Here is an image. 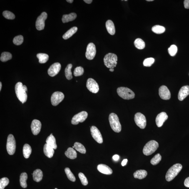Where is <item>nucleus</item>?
I'll return each mask as SVG.
<instances>
[{"label": "nucleus", "mask_w": 189, "mask_h": 189, "mask_svg": "<svg viewBox=\"0 0 189 189\" xmlns=\"http://www.w3.org/2000/svg\"><path fill=\"white\" fill-rule=\"evenodd\" d=\"M15 90L18 100L23 104L25 102L27 98L26 93L27 89L25 85H23L21 82H19L16 85Z\"/></svg>", "instance_id": "1"}, {"label": "nucleus", "mask_w": 189, "mask_h": 189, "mask_svg": "<svg viewBox=\"0 0 189 189\" xmlns=\"http://www.w3.org/2000/svg\"><path fill=\"white\" fill-rule=\"evenodd\" d=\"M183 166L180 164L174 165L169 168L166 175V179L169 182L173 180L180 172Z\"/></svg>", "instance_id": "2"}, {"label": "nucleus", "mask_w": 189, "mask_h": 189, "mask_svg": "<svg viewBox=\"0 0 189 189\" xmlns=\"http://www.w3.org/2000/svg\"><path fill=\"white\" fill-rule=\"evenodd\" d=\"M109 119L110 126L113 131L117 133L121 131V125L118 115L113 113H110Z\"/></svg>", "instance_id": "3"}, {"label": "nucleus", "mask_w": 189, "mask_h": 189, "mask_svg": "<svg viewBox=\"0 0 189 189\" xmlns=\"http://www.w3.org/2000/svg\"><path fill=\"white\" fill-rule=\"evenodd\" d=\"M117 55L112 53H109L105 55L104 58V62L107 67L114 68L116 67L118 61Z\"/></svg>", "instance_id": "4"}, {"label": "nucleus", "mask_w": 189, "mask_h": 189, "mask_svg": "<svg viewBox=\"0 0 189 189\" xmlns=\"http://www.w3.org/2000/svg\"><path fill=\"white\" fill-rule=\"evenodd\" d=\"M117 93L120 97L124 100H129L135 98V94L132 90L125 87H120L117 89Z\"/></svg>", "instance_id": "5"}, {"label": "nucleus", "mask_w": 189, "mask_h": 189, "mask_svg": "<svg viewBox=\"0 0 189 189\" xmlns=\"http://www.w3.org/2000/svg\"><path fill=\"white\" fill-rule=\"evenodd\" d=\"M159 147L158 142L155 140H152L148 142L144 147L143 153L146 155H149L156 151Z\"/></svg>", "instance_id": "6"}, {"label": "nucleus", "mask_w": 189, "mask_h": 189, "mask_svg": "<svg viewBox=\"0 0 189 189\" xmlns=\"http://www.w3.org/2000/svg\"><path fill=\"white\" fill-rule=\"evenodd\" d=\"M16 148V142L14 136L10 134L8 135L6 149L10 155H14Z\"/></svg>", "instance_id": "7"}, {"label": "nucleus", "mask_w": 189, "mask_h": 189, "mask_svg": "<svg viewBox=\"0 0 189 189\" xmlns=\"http://www.w3.org/2000/svg\"><path fill=\"white\" fill-rule=\"evenodd\" d=\"M135 124L141 129H144L146 125V118L142 113H138L135 115L134 118Z\"/></svg>", "instance_id": "8"}, {"label": "nucleus", "mask_w": 189, "mask_h": 189, "mask_svg": "<svg viewBox=\"0 0 189 189\" xmlns=\"http://www.w3.org/2000/svg\"><path fill=\"white\" fill-rule=\"evenodd\" d=\"M88 113L87 112L83 111L75 115L72 119L71 123L73 125H77L79 123L83 122L87 118Z\"/></svg>", "instance_id": "9"}, {"label": "nucleus", "mask_w": 189, "mask_h": 189, "mask_svg": "<svg viewBox=\"0 0 189 189\" xmlns=\"http://www.w3.org/2000/svg\"><path fill=\"white\" fill-rule=\"evenodd\" d=\"M64 97V95L61 92H55L52 95L51 98L52 104L53 106H56L63 101Z\"/></svg>", "instance_id": "10"}, {"label": "nucleus", "mask_w": 189, "mask_h": 189, "mask_svg": "<svg viewBox=\"0 0 189 189\" xmlns=\"http://www.w3.org/2000/svg\"><path fill=\"white\" fill-rule=\"evenodd\" d=\"M47 17L46 12H43L38 17L36 21V27L39 31L43 30L45 26V21Z\"/></svg>", "instance_id": "11"}, {"label": "nucleus", "mask_w": 189, "mask_h": 189, "mask_svg": "<svg viewBox=\"0 0 189 189\" xmlns=\"http://www.w3.org/2000/svg\"><path fill=\"white\" fill-rule=\"evenodd\" d=\"M96 46L94 43H90L87 46L86 53V58L89 60H92L95 58L96 54Z\"/></svg>", "instance_id": "12"}, {"label": "nucleus", "mask_w": 189, "mask_h": 189, "mask_svg": "<svg viewBox=\"0 0 189 189\" xmlns=\"http://www.w3.org/2000/svg\"><path fill=\"white\" fill-rule=\"evenodd\" d=\"M86 87L90 92L97 93L99 90V86L97 82L92 78H89L87 82Z\"/></svg>", "instance_id": "13"}, {"label": "nucleus", "mask_w": 189, "mask_h": 189, "mask_svg": "<svg viewBox=\"0 0 189 189\" xmlns=\"http://www.w3.org/2000/svg\"><path fill=\"white\" fill-rule=\"evenodd\" d=\"M91 135L95 141L98 143L102 144L103 142L102 136L99 130L94 126H92L90 129Z\"/></svg>", "instance_id": "14"}, {"label": "nucleus", "mask_w": 189, "mask_h": 189, "mask_svg": "<svg viewBox=\"0 0 189 189\" xmlns=\"http://www.w3.org/2000/svg\"><path fill=\"white\" fill-rule=\"evenodd\" d=\"M159 94L162 99L164 100L170 99L171 95L169 90L166 86H162L159 89Z\"/></svg>", "instance_id": "15"}, {"label": "nucleus", "mask_w": 189, "mask_h": 189, "mask_svg": "<svg viewBox=\"0 0 189 189\" xmlns=\"http://www.w3.org/2000/svg\"><path fill=\"white\" fill-rule=\"evenodd\" d=\"M61 68V65L59 63H54L50 66L48 69V75L51 77H54L59 72Z\"/></svg>", "instance_id": "16"}, {"label": "nucleus", "mask_w": 189, "mask_h": 189, "mask_svg": "<svg viewBox=\"0 0 189 189\" xmlns=\"http://www.w3.org/2000/svg\"><path fill=\"white\" fill-rule=\"evenodd\" d=\"M41 124L39 120H33L31 125V129L33 134L34 135H38L41 131Z\"/></svg>", "instance_id": "17"}, {"label": "nucleus", "mask_w": 189, "mask_h": 189, "mask_svg": "<svg viewBox=\"0 0 189 189\" xmlns=\"http://www.w3.org/2000/svg\"><path fill=\"white\" fill-rule=\"evenodd\" d=\"M168 115L165 112H162L157 115L156 119H155V122H156V125L158 127H161L163 125V124L165 122L166 120L168 119Z\"/></svg>", "instance_id": "18"}, {"label": "nucleus", "mask_w": 189, "mask_h": 189, "mask_svg": "<svg viewBox=\"0 0 189 189\" xmlns=\"http://www.w3.org/2000/svg\"><path fill=\"white\" fill-rule=\"evenodd\" d=\"M189 95V86L188 85L182 87L179 91L178 95V99L182 101Z\"/></svg>", "instance_id": "19"}, {"label": "nucleus", "mask_w": 189, "mask_h": 189, "mask_svg": "<svg viewBox=\"0 0 189 189\" xmlns=\"http://www.w3.org/2000/svg\"><path fill=\"white\" fill-rule=\"evenodd\" d=\"M97 168L98 171L104 174L110 175L113 173V170L109 167L103 164L98 165Z\"/></svg>", "instance_id": "20"}, {"label": "nucleus", "mask_w": 189, "mask_h": 189, "mask_svg": "<svg viewBox=\"0 0 189 189\" xmlns=\"http://www.w3.org/2000/svg\"><path fill=\"white\" fill-rule=\"evenodd\" d=\"M43 152L46 156L49 158L53 157L54 153V150L51 146L46 144L43 147Z\"/></svg>", "instance_id": "21"}, {"label": "nucleus", "mask_w": 189, "mask_h": 189, "mask_svg": "<svg viewBox=\"0 0 189 189\" xmlns=\"http://www.w3.org/2000/svg\"><path fill=\"white\" fill-rule=\"evenodd\" d=\"M106 27L108 32L110 35H114L115 33V28L113 21L108 20L106 23Z\"/></svg>", "instance_id": "22"}, {"label": "nucleus", "mask_w": 189, "mask_h": 189, "mask_svg": "<svg viewBox=\"0 0 189 189\" xmlns=\"http://www.w3.org/2000/svg\"><path fill=\"white\" fill-rule=\"evenodd\" d=\"M76 17L77 14L76 13H71L69 14L63 15L62 20L63 23H66L74 21Z\"/></svg>", "instance_id": "23"}, {"label": "nucleus", "mask_w": 189, "mask_h": 189, "mask_svg": "<svg viewBox=\"0 0 189 189\" xmlns=\"http://www.w3.org/2000/svg\"><path fill=\"white\" fill-rule=\"evenodd\" d=\"M46 143V144L51 146L54 150L56 149L57 148L56 138L52 133L47 139Z\"/></svg>", "instance_id": "24"}, {"label": "nucleus", "mask_w": 189, "mask_h": 189, "mask_svg": "<svg viewBox=\"0 0 189 189\" xmlns=\"http://www.w3.org/2000/svg\"><path fill=\"white\" fill-rule=\"evenodd\" d=\"M66 157L70 159H76L77 157V153L73 148H68L65 153Z\"/></svg>", "instance_id": "25"}, {"label": "nucleus", "mask_w": 189, "mask_h": 189, "mask_svg": "<svg viewBox=\"0 0 189 189\" xmlns=\"http://www.w3.org/2000/svg\"><path fill=\"white\" fill-rule=\"evenodd\" d=\"M33 180L36 182H39L42 179L43 173L42 170L40 169L35 170L33 172Z\"/></svg>", "instance_id": "26"}, {"label": "nucleus", "mask_w": 189, "mask_h": 189, "mask_svg": "<svg viewBox=\"0 0 189 189\" xmlns=\"http://www.w3.org/2000/svg\"><path fill=\"white\" fill-rule=\"evenodd\" d=\"M148 175V172L145 170H137L133 173L134 178L139 179H142L146 177Z\"/></svg>", "instance_id": "27"}, {"label": "nucleus", "mask_w": 189, "mask_h": 189, "mask_svg": "<svg viewBox=\"0 0 189 189\" xmlns=\"http://www.w3.org/2000/svg\"><path fill=\"white\" fill-rule=\"evenodd\" d=\"M78 30V28L76 27H73L72 28H71L63 35V39L65 40L69 39Z\"/></svg>", "instance_id": "28"}, {"label": "nucleus", "mask_w": 189, "mask_h": 189, "mask_svg": "<svg viewBox=\"0 0 189 189\" xmlns=\"http://www.w3.org/2000/svg\"><path fill=\"white\" fill-rule=\"evenodd\" d=\"M32 151L31 147L29 145L26 144L24 145L23 148V153L25 158L27 159L29 158Z\"/></svg>", "instance_id": "29"}, {"label": "nucleus", "mask_w": 189, "mask_h": 189, "mask_svg": "<svg viewBox=\"0 0 189 189\" xmlns=\"http://www.w3.org/2000/svg\"><path fill=\"white\" fill-rule=\"evenodd\" d=\"M27 179V175L26 173H22L20 176V183L21 186L23 188H26L27 187L26 181Z\"/></svg>", "instance_id": "30"}, {"label": "nucleus", "mask_w": 189, "mask_h": 189, "mask_svg": "<svg viewBox=\"0 0 189 189\" xmlns=\"http://www.w3.org/2000/svg\"><path fill=\"white\" fill-rule=\"evenodd\" d=\"M36 56L39 60V63H46L49 59V56L45 53H39L37 54Z\"/></svg>", "instance_id": "31"}, {"label": "nucleus", "mask_w": 189, "mask_h": 189, "mask_svg": "<svg viewBox=\"0 0 189 189\" xmlns=\"http://www.w3.org/2000/svg\"><path fill=\"white\" fill-rule=\"evenodd\" d=\"M72 67V65L68 64L67 66L65 69V75L67 79L71 80L73 76L71 72V68Z\"/></svg>", "instance_id": "32"}, {"label": "nucleus", "mask_w": 189, "mask_h": 189, "mask_svg": "<svg viewBox=\"0 0 189 189\" xmlns=\"http://www.w3.org/2000/svg\"><path fill=\"white\" fill-rule=\"evenodd\" d=\"M134 45L135 47L139 49H143L145 47V43L144 41L140 38H137L135 40Z\"/></svg>", "instance_id": "33"}, {"label": "nucleus", "mask_w": 189, "mask_h": 189, "mask_svg": "<svg viewBox=\"0 0 189 189\" xmlns=\"http://www.w3.org/2000/svg\"><path fill=\"white\" fill-rule=\"evenodd\" d=\"M152 30L154 33L157 34H161L165 32V28L164 26L157 25L153 26Z\"/></svg>", "instance_id": "34"}, {"label": "nucleus", "mask_w": 189, "mask_h": 189, "mask_svg": "<svg viewBox=\"0 0 189 189\" xmlns=\"http://www.w3.org/2000/svg\"><path fill=\"white\" fill-rule=\"evenodd\" d=\"M74 148L82 154H85L86 153V148L81 143L76 142L74 144Z\"/></svg>", "instance_id": "35"}, {"label": "nucleus", "mask_w": 189, "mask_h": 189, "mask_svg": "<svg viewBox=\"0 0 189 189\" xmlns=\"http://www.w3.org/2000/svg\"><path fill=\"white\" fill-rule=\"evenodd\" d=\"M12 58V55L11 53L8 52H4L1 54V61L3 62H5L8 60H11Z\"/></svg>", "instance_id": "36"}, {"label": "nucleus", "mask_w": 189, "mask_h": 189, "mask_svg": "<svg viewBox=\"0 0 189 189\" xmlns=\"http://www.w3.org/2000/svg\"><path fill=\"white\" fill-rule=\"evenodd\" d=\"M162 160V156L159 153L157 154L151 160V163L153 165L158 164Z\"/></svg>", "instance_id": "37"}, {"label": "nucleus", "mask_w": 189, "mask_h": 189, "mask_svg": "<svg viewBox=\"0 0 189 189\" xmlns=\"http://www.w3.org/2000/svg\"><path fill=\"white\" fill-rule=\"evenodd\" d=\"M65 172L68 178L70 180L73 182H75L76 178L73 173H72L71 170L69 168H66L65 169Z\"/></svg>", "instance_id": "38"}, {"label": "nucleus", "mask_w": 189, "mask_h": 189, "mask_svg": "<svg viewBox=\"0 0 189 189\" xmlns=\"http://www.w3.org/2000/svg\"><path fill=\"white\" fill-rule=\"evenodd\" d=\"M9 183V179L6 177H4L0 180V189H4L5 187L7 186Z\"/></svg>", "instance_id": "39"}, {"label": "nucleus", "mask_w": 189, "mask_h": 189, "mask_svg": "<svg viewBox=\"0 0 189 189\" xmlns=\"http://www.w3.org/2000/svg\"><path fill=\"white\" fill-rule=\"evenodd\" d=\"M177 51H178V48L177 46L174 45H171L168 49L169 54L172 56H175L176 55Z\"/></svg>", "instance_id": "40"}, {"label": "nucleus", "mask_w": 189, "mask_h": 189, "mask_svg": "<svg viewBox=\"0 0 189 189\" xmlns=\"http://www.w3.org/2000/svg\"><path fill=\"white\" fill-rule=\"evenodd\" d=\"M24 41L23 36L19 35L14 37L13 40V43L16 45H20L22 44Z\"/></svg>", "instance_id": "41"}, {"label": "nucleus", "mask_w": 189, "mask_h": 189, "mask_svg": "<svg viewBox=\"0 0 189 189\" xmlns=\"http://www.w3.org/2000/svg\"><path fill=\"white\" fill-rule=\"evenodd\" d=\"M84 70L82 67H78L75 68L74 74L75 76H81L84 73Z\"/></svg>", "instance_id": "42"}, {"label": "nucleus", "mask_w": 189, "mask_h": 189, "mask_svg": "<svg viewBox=\"0 0 189 189\" xmlns=\"http://www.w3.org/2000/svg\"><path fill=\"white\" fill-rule=\"evenodd\" d=\"M3 14L5 18L8 19L13 20L15 18L14 14L9 11H5L3 12Z\"/></svg>", "instance_id": "43"}, {"label": "nucleus", "mask_w": 189, "mask_h": 189, "mask_svg": "<svg viewBox=\"0 0 189 189\" xmlns=\"http://www.w3.org/2000/svg\"><path fill=\"white\" fill-rule=\"evenodd\" d=\"M155 60L153 58H146L143 62L144 66L145 67H150L154 63Z\"/></svg>", "instance_id": "44"}, {"label": "nucleus", "mask_w": 189, "mask_h": 189, "mask_svg": "<svg viewBox=\"0 0 189 189\" xmlns=\"http://www.w3.org/2000/svg\"><path fill=\"white\" fill-rule=\"evenodd\" d=\"M78 177L81 180L82 184L83 185L86 186L88 185V181L85 175L83 173H80L78 174Z\"/></svg>", "instance_id": "45"}, {"label": "nucleus", "mask_w": 189, "mask_h": 189, "mask_svg": "<svg viewBox=\"0 0 189 189\" xmlns=\"http://www.w3.org/2000/svg\"><path fill=\"white\" fill-rule=\"evenodd\" d=\"M184 5L185 9H189V0L184 1Z\"/></svg>", "instance_id": "46"}, {"label": "nucleus", "mask_w": 189, "mask_h": 189, "mask_svg": "<svg viewBox=\"0 0 189 189\" xmlns=\"http://www.w3.org/2000/svg\"><path fill=\"white\" fill-rule=\"evenodd\" d=\"M184 184L185 187L189 188V177L186 179Z\"/></svg>", "instance_id": "47"}, {"label": "nucleus", "mask_w": 189, "mask_h": 189, "mask_svg": "<svg viewBox=\"0 0 189 189\" xmlns=\"http://www.w3.org/2000/svg\"><path fill=\"white\" fill-rule=\"evenodd\" d=\"M113 158L115 161H118L119 159L120 156L118 155H115L113 156Z\"/></svg>", "instance_id": "48"}, {"label": "nucleus", "mask_w": 189, "mask_h": 189, "mask_svg": "<svg viewBox=\"0 0 189 189\" xmlns=\"http://www.w3.org/2000/svg\"><path fill=\"white\" fill-rule=\"evenodd\" d=\"M128 162V159H124L123 160V161L122 162V165L123 166H124L125 165H126V164Z\"/></svg>", "instance_id": "49"}, {"label": "nucleus", "mask_w": 189, "mask_h": 189, "mask_svg": "<svg viewBox=\"0 0 189 189\" xmlns=\"http://www.w3.org/2000/svg\"><path fill=\"white\" fill-rule=\"evenodd\" d=\"M85 1V3H87V4H90L92 2V0H84L83 1Z\"/></svg>", "instance_id": "50"}, {"label": "nucleus", "mask_w": 189, "mask_h": 189, "mask_svg": "<svg viewBox=\"0 0 189 189\" xmlns=\"http://www.w3.org/2000/svg\"><path fill=\"white\" fill-rule=\"evenodd\" d=\"M66 1L68 3H71L73 2L74 1L73 0H67Z\"/></svg>", "instance_id": "51"}, {"label": "nucleus", "mask_w": 189, "mask_h": 189, "mask_svg": "<svg viewBox=\"0 0 189 189\" xmlns=\"http://www.w3.org/2000/svg\"><path fill=\"white\" fill-rule=\"evenodd\" d=\"M1 88H2V84H1V82H0V91L1 90Z\"/></svg>", "instance_id": "52"}, {"label": "nucleus", "mask_w": 189, "mask_h": 189, "mask_svg": "<svg viewBox=\"0 0 189 189\" xmlns=\"http://www.w3.org/2000/svg\"><path fill=\"white\" fill-rule=\"evenodd\" d=\"M109 71H110L113 72L114 71V69H113V68H110V69H109Z\"/></svg>", "instance_id": "53"}, {"label": "nucleus", "mask_w": 189, "mask_h": 189, "mask_svg": "<svg viewBox=\"0 0 189 189\" xmlns=\"http://www.w3.org/2000/svg\"><path fill=\"white\" fill-rule=\"evenodd\" d=\"M146 1H153V0H147Z\"/></svg>", "instance_id": "54"}, {"label": "nucleus", "mask_w": 189, "mask_h": 189, "mask_svg": "<svg viewBox=\"0 0 189 189\" xmlns=\"http://www.w3.org/2000/svg\"><path fill=\"white\" fill-rule=\"evenodd\" d=\"M55 189H57V188H55Z\"/></svg>", "instance_id": "55"}, {"label": "nucleus", "mask_w": 189, "mask_h": 189, "mask_svg": "<svg viewBox=\"0 0 189 189\" xmlns=\"http://www.w3.org/2000/svg\"></svg>", "instance_id": "56"}]
</instances>
